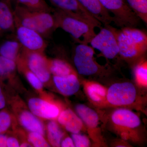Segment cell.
<instances>
[{
	"mask_svg": "<svg viewBox=\"0 0 147 147\" xmlns=\"http://www.w3.org/2000/svg\"><path fill=\"white\" fill-rule=\"evenodd\" d=\"M119 56L131 65L143 59L147 50V34L136 28H122L117 30Z\"/></svg>",
	"mask_w": 147,
	"mask_h": 147,
	"instance_id": "obj_1",
	"label": "cell"
},
{
	"mask_svg": "<svg viewBox=\"0 0 147 147\" xmlns=\"http://www.w3.org/2000/svg\"><path fill=\"white\" fill-rule=\"evenodd\" d=\"M13 11L15 22L34 30L43 37L49 36L58 28L53 12L31 10L18 4Z\"/></svg>",
	"mask_w": 147,
	"mask_h": 147,
	"instance_id": "obj_2",
	"label": "cell"
},
{
	"mask_svg": "<svg viewBox=\"0 0 147 147\" xmlns=\"http://www.w3.org/2000/svg\"><path fill=\"white\" fill-rule=\"evenodd\" d=\"M53 13L58 28L68 33L78 43L82 37V43L88 44L96 34L94 27L79 16L56 8H53Z\"/></svg>",
	"mask_w": 147,
	"mask_h": 147,
	"instance_id": "obj_3",
	"label": "cell"
},
{
	"mask_svg": "<svg viewBox=\"0 0 147 147\" xmlns=\"http://www.w3.org/2000/svg\"><path fill=\"white\" fill-rule=\"evenodd\" d=\"M94 49L88 44L79 43L74 51L73 63L76 72L80 75L91 76L107 74L105 67L95 59Z\"/></svg>",
	"mask_w": 147,
	"mask_h": 147,
	"instance_id": "obj_4",
	"label": "cell"
},
{
	"mask_svg": "<svg viewBox=\"0 0 147 147\" xmlns=\"http://www.w3.org/2000/svg\"><path fill=\"white\" fill-rule=\"evenodd\" d=\"M111 120L114 128L123 140L139 141L135 129L141 125V120L134 112L126 108H119L112 114Z\"/></svg>",
	"mask_w": 147,
	"mask_h": 147,
	"instance_id": "obj_5",
	"label": "cell"
},
{
	"mask_svg": "<svg viewBox=\"0 0 147 147\" xmlns=\"http://www.w3.org/2000/svg\"><path fill=\"white\" fill-rule=\"evenodd\" d=\"M108 12L113 15V22L121 28H136L140 19L134 13L125 0H99Z\"/></svg>",
	"mask_w": 147,
	"mask_h": 147,
	"instance_id": "obj_6",
	"label": "cell"
},
{
	"mask_svg": "<svg viewBox=\"0 0 147 147\" xmlns=\"http://www.w3.org/2000/svg\"><path fill=\"white\" fill-rule=\"evenodd\" d=\"M117 30V29L110 25L104 26L90 43L92 48L98 50L108 59L119 57Z\"/></svg>",
	"mask_w": 147,
	"mask_h": 147,
	"instance_id": "obj_7",
	"label": "cell"
},
{
	"mask_svg": "<svg viewBox=\"0 0 147 147\" xmlns=\"http://www.w3.org/2000/svg\"><path fill=\"white\" fill-rule=\"evenodd\" d=\"M11 106L17 123L28 132H36L45 137V123L42 119L35 115L24 102L16 98L12 99Z\"/></svg>",
	"mask_w": 147,
	"mask_h": 147,
	"instance_id": "obj_8",
	"label": "cell"
},
{
	"mask_svg": "<svg viewBox=\"0 0 147 147\" xmlns=\"http://www.w3.org/2000/svg\"><path fill=\"white\" fill-rule=\"evenodd\" d=\"M19 57L44 86H48L53 82V76L48 67L47 59L43 53L30 52L22 48Z\"/></svg>",
	"mask_w": 147,
	"mask_h": 147,
	"instance_id": "obj_9",
	"label": "cell"
},
{
	"mask_svg": "<svg viewBox=\"0 0 147 147\" xmlns=\"http://www.w3.org/2000/svg\"><path fill=\"white\" fill-rule=\"evenodd\" d=\"M137 98V92L133 84L129 82L113 84L107 89L105 100L114 106L132 105Z\"/></svg>",
	"mask_w": 147,
	"mask_h": 147,
	"instance_id": "obj_10",
	"label": "cell"
},
{
	"mask_svg": "<svg viewBox=\"0 0 147 147\" xmlns=\"http://www.w3.org/2000/svg\"><path fill=\"white\" fill-rule=\"evenodd\" d=\"M15 31L17 40L24 50L30 52L43 53L47 47L44 37L31 29L15 22Z\"/></svg>",
	"mask_w": 147,
	"mask_h": 147,
	"instance_id": "obj_11",
	"label": "cell"
},
{
	"mask_svg": "<svg viewBox=\"0 0 147 147\" xmlns=\"http://www.w3.org/2000/svg\"><path fill=\"white\" fill-rule=\"evenodd\" d=\"M28 107L32 113L41 119L56 120L63 109L57 102L42 97L30 98Z\"/></svg>",
	"mask_w": 147,
	"mask_h": 147,
	"instance_id": "obj_12",
	"label": "cell"
},
{
	"mask_svg": "<svg viewBox=\"0 0 147 147\" xmlns=\"http://www.w3.org/2000/svg\"><path fill=\"white\" fill-rule=\"evenodd\" d=\"M75 110L76 114L86 126L87 131L93 142L98 145H104L102 136L100 135L99 116L96 112L92 109L84 104L76 105Z\"/></svg>",
	"mask_w": 147,
	"mask_h": 147,
	"instance_id": "obj_13",
	"label": "cell"
},
{
	"mask_svg": "<svg viewBox=\"0 0 147 147\" xmlns=\"http://www.w3.org/2000/svg\"><path fill=\"white\" fill-rule=\"evenodd\" d=\"M55 8L72 13L89 23L95 28H101L102 24L92 17L77 0H48Z\"/></svg>",
	"mask_w": 147,
	"mask_h": 147,
	"instance_id": "obj_14",
	"label": "cell"
},
{
	"mask_svg": "<svg viewBox=\"0 0 147 147\" xmlns=\"http://www.w3.org/2000/svg\"><path fill=\"white\" fill-rule=\"evenodd\" d=\"M86 10L103 26L113 22V16L103 6L99 0H77Z\"/></svg>",
	"mask_w": 147,
	"mask_h": 147,
	"instance_id": "obj_15",
	"label": "cell"
},
{
	"mask_svg": "<svg viewBox=\"0 0 147 147\" xmlns=\"http://www.w3.org/2000/svg\"><path fill=\"white\" fill-rule=\"evenodd\" d=\"M53 82L57 90L65 96H71L76 93L80 88L78 74L67 76H53Z\"/></svg>",
	"mask_w": 147,
	"mask_h": 147,
	"instance_id": "obj_16",
	"label": "cell"
},
{
	"mask_svg": "<svg viewBox=\"0 0 147 147\" xmlns=\"http://www.w3.org/2000/svg\"><path fill=\"white\" fill-rule=\"evenodd\" d=\"M57 120L61 126L71 134L79 133L85 129L82 119L76 113L69 108H63Z\"/></svg>",
	"mask_w": 147,
	"mask_h": 147,
	"instance_id": "obj_17",
	"label": "cell"
},
{
	"mask_svg": "<svg viewBox=\"0 0 147 147\" xmlns=\"http://www.w3.org/2000/svg\"><path fill=\"white\" fill-rule=\"evenodd\" d=\"M15 28V17L10 3L6 0H0V29L13 31Z\"/></svg>",
	"mask_w": 147,
	"mask_h": 147,
	"instance_id": "obj_18",
	"label": "cell"
},
{
	"mask_svg": "<svg viewBox=\"0 0 147 147\" xmlns=\"http://www.w3.org/2000/svg\"><path fill=\"white\" fill-rule=\"evenodd\" d=\"M17 69L24 74L27 81L35 90L39 93L41 97L45 99L47 98L44 92V85L37 77L27 67L26 64L20 57L16 61Z\"/></svg>",
	"mask_w": 147,
	"mask_h": 147,
	"instance_id": "obj_19",
	"label": "cell"
},
{
	"mask_svg": "<svg viewBox=\"0 0 147 147\" xmlns=\"http://www.w3.org/2000/svg\"><path fill=\"white\" fill-rule=\"evenodd\" d=\"M45 125L46 138L51 146L61 147L65 133L56 120H50Z\"/></svg>",
	"mask_w": 147,
	"mask_h": 147,
	"instance_id": "obj_20",
	"label": "cell"
},
{
	"mask_svg": "<svg viewBox=\"0 0 147 147\" xmlns=\"http://www.w3.org/2000/svg\"><path fill=\"white\" fill-rule=\"evenodd\" d=\"M84 89L90 99L95 103H100L106 98L107 89L100 84L92 81L83 82Z\"/></svg>",
	"mask_w": 147,
	"mask_h": 147,
	"instance_id": "obj_21",
	"label": "cell"
},
{
	"mask_svg": "<svg viewBox=\"0 0 147 147\" xmlns=\"http://www.w3.org/2000/svg\"><path fill=\"white\" fill-rule=\"evenodd\" d=\"M48 67L52 76H62L77 74L67 62L60 59H48Z\"/></svg>",
	"mask_w": 147,
	"mask_h": 147,
	"instance_id": "obj_22",
	"label": "cell"
},
{
	"mask_svg": "<svg viewBox=\"0 0 147 147\" xmlns=\"http://www.w3.org/2000/svg\"><path fill=\"white\" fill-rule=\"evenodd\" d=\"M22 49L18 40H7L0 46V56L16 61Z\"/></svg>",
	"mask_w": 147,
	"mask_h": 147,
	"instance_id": "obj_23",
	"label": "cell"
},
{
	"mask_svg": "<svg viewBox=\"0 0 147 147\" xmlns=\"http://www.w3.org/2000/svg\"><path fill=\"white\" fill-rule=\"evenodd\" d=\"M17 69L16 61L0 56V84L6 80L11 81Z\"/></svg>",
	"mask_w": 147,
	"mask_h": 147,
	"instance_id": "obj_24",
	"label": "cell"
},
{
	"mask_svg": "<svg viewBox=\"0 0 147 147\" xmlns=\"http://www.w3.org/2000/svg\"><path fill=\"white\" fill-rule=\"evenodd\" d=\"M17 122L13 113L5 109L0 110V134L14 131Z\"/></svg>",
	"mask_w": 147,
	"mask_h": 147,
	"instance_id": "obj_25",
	"label": "cell"
},
{
	"mask_svg": "<svg viewBox=\"0 0 147 147\" xmlns=\"http://www.w3.org/2000/svg\"><path fill=\"white\" fill-rule=\"evenodd\" d=\"M135 65L134 72L135 82L139 87L147 88V61L143 58Z\"/></svg>",
	"mask_w": 147,
	"mask_h": 147,
	"instance_id": "obj_26",
	"label": "cell"
},
{
	"mask_svg": "<svg viewBox=\"0 0 147 147\" xmlns=\"http://www.w3.org/2000/svg\"><path fill=\"white\" fill-rule=\"evenodd\" d=\"M131 10L145 24H147V0H125Z\"/></svg>",
	"mask_w": 147,
	"mask_h": 147,
	"instance_id": "obj_27",
	"label": "cell"
},
{
	"mask_svg": "<svg viewBox=\"0 0 147 147\" xmlns=\"http://www.w3.org/2000/svg\"><path fill=\"white\" fill-rule=\"evenodd\" d=\"M18 4L33 10L53 12V8L45 1V0H16Z\"/></svg>",
	"mask_w": 147,
	"mask_h": 147,
	"instance_id": "obj_28",
	"label": "cell"
},
{
	"mask_svg": "<svg viewBox=\"0 0 147 147\" xmlns=\"http://www.w3.org/2000/svg\"><path fill=\"white\" fill-rule=\"evenodd\" d=\"M28 142L32 147H50L47 139L43 135L36 132H28L26 135Z\"/></svg>",
	"mask_w": 147,
	"mask_h": 147,
	"instance_id": "obj_29",
	"label": "cell"
},
{
	"mask_svg": "<svg viewBox=\"0 0 147 147\" xmlns=\"http://www.w3.org/2000/svg\"><path fill=\"white\" fill-rule=\"evenodd\" d=\"M71 138L75 147H88L90 146V142L88 137L86 135L78 133H72Z\"/></svg>",
	"mask_w": 147,
	"mask_h": 147,
	"instance_id": "obj_30",
	"label": "cell"
},
{
	"mask_svg": "<svg viewBox=\"0 0 147 147\" xmlns=\"http://www.w3.org/2000/svg\"><path fill=\"white\" fill-rule=\"evenodd\" d=\"M20 141L17 137L14 136H8L7 139V147H18L20 146Z\"/></svg>",
	"mask_w": 147,
	"mask_h": 147,
	"instance_id": "obj_31",
	"label": "cell"
},
{
	"mask_svg": "<svg viewBox=\"0 0 147 147\" xmlns=\"http://www.w3.org/2000/svg\"><path fill=\"white\" fill-rule=\"evenodd\" d=\"M7 101L3 89L1 84H0V110L5 109Z\"/></svg>",
	"mask_w": 147,
	"mask_h": 147,
	"instance_id": "obj_32",
	"label": "cell"
},
{
	"mask_svg": "<svg viewBox=\"0 0 147 147\" xmlns=\"http://www.w3.org/2000/svg\"><path fill=\"white\" fill-rule=\"evenodd\" d=\"M61 147H74V143L71 137L65 135L61 143Z\"/></svg>",
	"mask_w": 147,
	"mask_h": 147,
	"instance_id": "obj_33",
	"label": "cell"
},
{
	"mask_svg": "<svg viewBox=\"0 0 147 147\" xmlns=\"http://www.w3.org/2000/svg\"><path fill=\"white\" fill-rule=\"evenodd\" d=\"M7 135L5 134H0V147H7Z\"/></svg>",
	"mask_w": 147,
	"mask_h": 147,
	"instance_id": "obj_34",
	"label": "cell"
},
{
	"mask_svg": "<svg viewBox=\"0 0 147 147\" xmlns=\"http://www.w3.org/2000/svg\"><path fill=\"white\" fill-rule=\"evenodd\" d=\"M6 1H8V2L10 3L11 1V0H6Z\"/></svg>",
	"mask_w": 147,
	"mask_h": 147,
	"instance_id": "obj_35",
	"label": "cell"
}]
</instances>
